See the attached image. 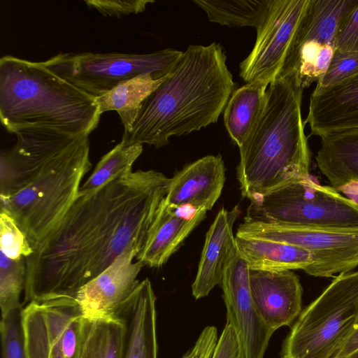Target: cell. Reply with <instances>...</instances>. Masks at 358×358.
Returning a JSON list of instances; mask_svg holds the SVG:
<instances>
[{
	"label": "cell",
	"instance_id": "d4e9b609",
	"mask_svg": "<svg viewBox=\"0 0 358 358\" xmlns=\"http://www.w3.org/2000/svg\"><path fill=\"white\" fill-rule=\"evenodd\" d=\"M271 0H193L210 22L229 27H253L264 22Z\"/></svg>",
	"mask_w": 358,
	"mask_h": 358
},
{
	"label": "cell",
	"instance_id": "1f68e13d",
	"mask_svg": "<svg viewBox=\"0 0 358 358\" xmlns=\"http://www.w3.org/2000/svg\"><path fill=\"white\" fill-rule=\"evenodd\" d=\"M335 49L358 52V1L341 23Z\"/></svg>",
	"mask_w": 358,
	"mask_h": 358
},
{
	"label": "cell",
	"instance_id": "4fadbf2b",
	"mask_svg": "<svg viewBox=\"0 0 358 358\" xmlns=\"http://www.w3.org/2000/svg\"><path fill=\"white\" fill-rule=\"evenodd\" d=\"M249 281L255 308L272 331L290 325L299 317L302 287L293 271L250 269Z\"/></svg>",
	"mask_w": 358,
	"mask_h": 358
},
{
	"label": "cell",
	"instance_id": "d6986e66",
	"mask_svg": "<svg viewBox=\"0 0 358 358\" xmlns=\"http://www.w3.org/2000/svg\"><path fill=\"white\" fill-rule=\"evenodd\" d=\"M236 244L250 269H301L308 275L323 277L317 259L301 248L278 241L239 236H236Z\"/></svg>",
	"mask_w": 358,
	"mask_h": 358
},
{
	"label": "cell",
	"instance_id": "e0dca14e",
	"mask_svg": "<svg viewBox=\"0 0 358 358\" xmlns=\"http://www.w3.org/2000/svg\"><path fill=\"white\" fill-rule=\"evenodd\" d=\"M313 135L358 128V73L339 85L314 90L305 120Z\"/></svg>",
	"mask_w": 358,
	"mask_h": 358
},
{
	"label": "cell",
	"instance_id": "44dd1931",
	"mask_svg": "<svg viewBox=\"0 0 358 358\" xmlns=\"http://www.w3.org/2000/svg\"><path fill=\"white\" fill-rule=\"evenodd\" d=\"M358 0H310L290 45L315 41L335 48L338 33Z\"/></svg>",
	"mask_w": 358,
	"mask_h": 358
},
{
	"label": "cell",
	"instance_id": "9a60e30c",
	"mask_svg": "<svg viewBox=\"0 0 358 358\" xmlns=\"http://www.w3.org/2000/svg\"><path fill=\"white\" fill-rule=\"evenodd\" d=\"M156 313V296L145 278L116 315L126 327L122 358H158Z\"/></svg>",
	"mask_w": 358,
	"mask_h": 358
},
{
	"label": "cell",
	"instance_id": "83f0119b",
	"mask_svg": "<svg viewBox=\"0 0 358 358\" xmlns=\"http://www.w3.org/2000/svg\"><path fill=\"white\" fill-rule=\"evenodd\" d=\"M22 306L1 317V358H27L22 320Z\"/></svg>",
	"mask_w": 358,
	"mask_h": 358
},
{
	"label": "cell",
	"instance_id": "52a82bcc",
	"mask_svg": "<svg viewBox=\"0 0 358 358\" xmlns=\"http://www.w3.org/2000/svg\"><path fill=\"white\" fill-rule=\"evenodd\" d=\"M248 218L279 224L358 228V203L310 176L251 201Z\"/></svg>",
	"mask_w": 358,
	"mask_h": 358
},
{
	"label": "cell",
	"instance_id": "3957f363",
	"mask_svg": "<svg viewBox=\"0 0 358 358\" xmlns=\"http://www.w3.org/2000/svg\"><path fill=\"white\" fill-rule=\"evenodd\" d=\"M220 44L190 45L143 103L122 141L156 148L217 121L235 83Z\"/></svg>",
	"mask_w": 358,
	"mask_h": 358
},
{
	"label": "cell",
	"instance_id": "8d00e7d4",
	"mask_svg": "<svg viewBox=\"0 0 358 358\" xmlns=\"http://www.w3.org/2000/svg\"><path fill=\"white\" fill-rule=\"evenodd\" d=\"M345 358H358V349Z\"/></svg>",
	"mask_w": 358,
	"mask_h": 358
},
{
	"label": "cell",
	"instance_id": "484cf974",
	"mask_svg": "<svg viewBox=\"0 0 358 358\" xmlns=\"http://www.w3.org/2000/svg\"><path fill=\"white\" fill-rule=\"evenodd\" d=\"M142 152V144L129 145L121 141L101 158L92 174L80 186L79 194L95 190L132 172V166Z\"/></svg>",
	"mask_w": 358,
	"mask_h": 358
},
{
	"label": "cell",
	"instance_id": "836d02e7",
	"mask_svg": "<svg viewBox=\"0 0 358 358\" xmlns=\"http://www.w3.org/2000/svg\"><path fill=\"white\" fill-rule=\"evenodd\" d=\"M74 318L65 329L62 338V349L65 358H76L79 345L81 320Z\"/></svg>",
	"mask_w": 358,
	"mask_h": 358
},
{
	"label": "cell",
	"instance_id": "ba28073f",
	"mask_svg": "<svg viewBox=\"0 0 358 358\" xmlns=\"http://www.w3.org/2000/svg\"><path fill=\"white\" fill-rule=\"evenodd\" d=\"M182 52L166 48L147 54L59 53L42 62L50 70L96 98L145 73L168 75Z\"/></svg>",
	"mask_w": 358,
	"mask_h": 358
},
{
	"label": "cell",
	"instance_id": "6da1fadb",
	"mask_svg": "<svg viewBox=\"0 0 358 358\" xmlns=\"http://www.w3.org/2000/svg\"><path fill=\"white\" fill-rule=\"evenodd\" d=\"M170 182L161 172L138 170L79 194L55 228L25 258L24 301L74 299L122 254L129 250L139 254Z\"/></svg>",
	"mask_w": 358,
	"mask_h": 358
},
{
	"label": "cell",
	"instance_id": "5bb4252c",
	"mask_svg": "<svg viewBox=\"0 0 358 358\" xmlns=\"http://www.w3.org/2000/svg\"><path fill=\"white\" fill-rule=\"evenodd\" d=\"M225 182V167L220 155H207L187 165L171 178L165 197L173 207L210 210Z\"/></svg>",
	"mask_w": 358,
	"mask_h": 358
},
{
	"label": "cell",
	"instance_id": "7402d4cb",
	"mask_svg": "<svg viewBox=\"0 0 358 358\" xmlns=\"http://www.w3.org/2000/svg\"><path fill=\"white\" fill-rule=\"evenodd\" d=\"M269 83L255 80L234 90L224 110V125L241 147L250 134L262 110Z\"/></svg>",
	"mask_w": 358,
	"mask_h": 358
},
{
	"label": "cell",
	"instance_id": "2e32d148",
	"mask_svg": "<svg viewBox=\"0 0 358 358\" xmlns=\"http://www.w3.org/2000/svg\"><path fill=\"white\" fill-rule=\"evenodd\" d=\"M206 211L191 207H173L162 202L150 235L136 257L144 266L158 268L179 248L191 231L205 218Z\"/></svg>",
	"mask_w": 358,
	"mask_h": 358
},
{
	"label": "cell",
	"instance_id": "277c9868",
	"mask_svg": "<svg viewBox=\"0 0 358 358\" xmlns=\"http://www.w3.org/2000/svg\"><path fill=\"white\" fill-rule=\"evenodd\" d=\"M303 90L292 78L278 76L267 88L256 124L239 147L237 176L243 196L250 201L310 176Z\"/></svg>",
	"mask_w": 358,
	"mask_h": 358
},
{
	"label": "cell",
	"instance_id": "8fae6325",
	"mask_svg": "<svg viewBox=\"0 0 358 358\" xmlns=\"http://www.w3.org/2000/svg\"><path fill=\"white\" fill-rule=\"evenodd\" d=\"M249 272V266L236 245L225 264L220 285L223 291L227 323L235 331L240 358H264L274 331L255 308Z\"/></svg>",
	"mask_w": 358,
	"mask_h": 358
},
{
	"label": "cell",
	"instance_id": "d590c367",
	"mask_svg": "<svg viewBox=\"0 0 358 358\" xmlns=\"http://www.w3.org/2000/svg\"><path fill=\"white\" fill-rule=\"evenodd\" d=\"M358 349V311L352 330L333 358H345Z\"/></svg>",
	"mask_w": 358,
	"mask_h": 358
},
{
	"label": "cell",
	"instance_id": "30bf717a",
	"mask_svg": "<svg viewBox=\"0 0 358 358\" xmlns=\"http://www.w3.org/2000/svg\"><path fill=\"white\" fill-rule=\"evenodd\" d=\"M310 2L271 0L264 22L257 29L255 45L240 64L243 80L271 83L278 76Z\"/></svg>",
	"mask_w": 358,
	"mask_h": 358
},
{
	"label": "cell",
	"instance_id": "9c48e42d",
	"mask_svg": "<svg viewBox=\"0 0 358 358\" xmlns=\"http://www.w3.org/2000/svg\"><path fill=\"white\" fill-rule=\"evenodd\" d=\"M236 236L287 243L310 252L323 277L352 271L358 266V228L336 229L292 226L246 217Z\"/></svg>",
	"mask_w": 358,
	"mask_h": 358
},
{
	"label": "cell",
	"instance_id": "cb8c5ba5",
	"mask_svg": "<svg viewBox=\"0 0 358 358\" xmlns=\"http://www.w3.org/2000/svg\"><path fill=\"white\" fill-rule=\"evenodd\" d=\"M168 75L157 78L151 73H145L120 83L95 98L100 113L115 110L124 126V132L129 131L144 101Z\"/></svg>",
	"mask_w": 358,
	"mask_h": 358
},
{
	"label": "cell",
	"instance_id": "ffe728a7",
	"mask_svg": "<svg viewBox=\"0 0 358 358\" xmlns=\"http://www.w3.org/2000/svg\"><path fill=\"white\" fill-rule=\"evenodd\" d=\"M320 138L315 159L332 187L341 190L352 183L358 184V128L329 133Z\"/></svg>",
	"mask_w": 358,
	"mask_h": 358
},
{
	"label": "cell",
	"instance_id": "8992f818",
	"mask_svg": "<svg viewBox=\"0 0 358 358\" xmlns=\"http://www.w3.org/2000/svg\"><path fill=\"white\" fill-rule=\"evenodd\" d=\"M358 311V271L336 275L299 315L282 358H333L350 334Z\"/></svg>",
	"mask_w": 358,
	"mask_h": 358
},
{
	"label": "cell",
	"instance_id": "ac0fdd59",
	"mask_svg": "<svg viewBox=\"0 0 358 358\" xmlns=\"http://www.w3.org/2000/svg\"><path fill=\"white\" fill-rule=\"evenodd\" d=\"M240 213L237 206L231 210L222 208L207 231L192 285V295L196 299L208 296L215 286L220 285L225 264L236 245L233 227Z\"/></svg>",
	"mask_w": 358,
	"mask_h": 358
},
{
	"label": "cell",
	"instance_id": "e575fe53",
	"mask_svg": "<svg viewBox=\"0 0 358 358\" xmlns=\"http://www.w3.org/2000/svg\"><path fill=\"white\" fill-rule=\"evenodd\" d=\"M217 337V331L214 326H207L201 332L193 348L182 358H200L209 343Z\"/></svg>",
	"mask_w": 358,
	"mask_h": 358
},
{
	"label": "cell",
	"instance_id": "603a6c76",
	"mask_svg": "<svg viewBox=\"0 0 358 358\" xmlns=\"http://www.w3.org/2000/svg\"><path fill=\"white\" fill-rule=\"evenodd\" d=\"M125 331L119 317L83 316L76 358H122Z\"/></svg>",
	"mask_w": 358,
	"mask_h": 358
},
{
	"label": "cell",
	"instance_id": "f1b7e54d",
	"mask_svg": "<svg viewBox=\"0 0 358 358\" xmlns=\"http://www.w3.org/2000/svg\"><path fill=\"white\" fill-rule=\"evenodd\" d=\"M0 248L7 257L17 260L29 257L33 248L15 220L6 211L0 213Z\"/></svg>",
	"mask_w": 358,
	"mask_h": 358
},
{
	"label": "cell",
	"instance_id": "5b68a950",
	"mask_svg": "<svg viewBox=\"0 0 358 358\" xmlns=\"http://www.w3.org/2000/svg\"><path fill=\"white\" fill-rule=\"evenodd\" d=\"M101 115L94 97L42 62L0 59V118L8 132L42 128L89 136Z\"/></svg>",
	"mask_w": 358,
	"mask_h": 358
},
{
	"label": "cell",
	"instance_id": "f546056e",
	"mask_svg": "<svg viewBox=\"0 0 358 358\" xmlns=\"http://www.w3.org/2000/svg\"><path fill=\"white\" fill-rule=\"evenodd\" d=\"M358 73V52L335 49L326 73L315 90H324L339 85Z\"/></svg>",
	"mask_w": 358,
	"mask_h": 358
},
{
	"label": "cell",
	"instance_id": "4dcf8cb0",
	"mask_svg": "<svg viewBox=\"0 0 358 358\" xmlns=\"http://www.w3.org/2000/svg\"><path fill=\"white\" fill-rule=\"evenodd\" d=\"M152 0H87L89 8H95L103 15L120 18L122 15L143 12Z\"/></svg>",
	"mask_w": 358,
	"mask_h": 358
},
{
	"label": "cell",
	"instance_id": "4316f807",
	"mask_svg": "<svg viewBox=\"0 0 358 358\" xmlns=\"http://www.w3.org/2000/svg\"><path fill=\"white\" fill-rule=\"evenodd\" d=\"M0 253V307L4 317L22 305L20 296L24 289L27 266L25 258L14 260Z\"/></svg>",
	"mask_w": 358,
	"mask_h": 358
},
{
	"label": "cell",
	"instance_id": "7c38bea8",
	"mask_svg": "<svg viewBox=\"0 0 358 358\" xmlns=\"http://www.w3.org/2000/svg\"><path fill=\"white\" fill-rule=\"evenodd\" d=\"M138 254L134 250L126 251L78 291L74 299L83 317L116 316L140 282L137 277L144 265L134 262Z\"/></svg>",
	"mask_w": 358,
	"mask_h": 358
},
{
	"label": "cell",
	"instance_id": "7a4b0ae2",
	"mask_svg": "<svg viewBox=\"0 0 358 358\" xmlns=\"http://www.w3.org/2000/svg\"><path fill=\"white\" fill-rule=\"evenodd\" d=\"M1 154V210L8 213L32 248L55 228L79 194L91 169L88 136L26 128Z\"/></svg>",
	"mask_w": 358,
	"mask_h": 358
},
{
	"label": "cell",
	"instance_id": "d6a6232c",
	"mask_svg": "<svg viewBox=\"0 0 358 358\" xmlns=\"http://www.w3.org/2000/svg\"><path fill=\"white\" fill-rule=\"evenodd\" d=\"M212 358H240L239 346L235 331L227 323L217 340Z\"/></svg>",
	"mask_w": 358,
	"mask_h": 358
}]
</instances>
